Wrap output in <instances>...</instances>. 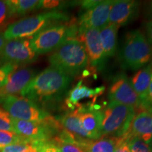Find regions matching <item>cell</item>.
<instances>
[{
	"instance_id": "6da1fadb",
	"label": "cell",
	"mask_w": 152,
	"mask_h": 152,
	"mask_svg": "<svg viewBox=\"0 0 152 152\" xmlns=\"http://www.w3.org/2000/svg\"><path fill=\"white\" fill-rule=\"evenodd\" d=\"M72 79L71 76L50 66L36 75L20 95L35 103L52 101L66 92Z\"/></svg>"
},
{
	"instance_id": "7a4b0ae2",
	"label": "cell",
	"mask_w": 152,
	"mask_h": 152,
	"mask_svg": "<svg viewBox=\"0 0 152 152\" xmlns=\"http://www.w3.org/2000/svg\"><path fill=\"white\" fill-rule=\"evenodd\" d=\"M51 67L55 68L73 77L84 71L89 64L83 43L71 38L54 50L49 57Z\"/></svg>"
},
{
	"instance_id": "3957f363",
	"label": "cell",
	"mask_w": 152,
	"mask_h": 152,
	"mask_svg": "<svg viewBox=\"0 0 152 152\" xmlns=\"http://www.w3.org/2000/svg\"><path fill=\"white\" fill-rule=\"evenodd\" d=\"M118 58L123 69L131 71L141 69L151 61L152 48L140 30H130L125 34Z\"/></svg>"
},
{
	"instance_id": "277c9868",
	"label": "cell",
	"mask_w": 152,
	"mask_h": 152,
	"mask_svg": "<svg viewBox=\"0 0 152 152\" xmlns=\"http://www.w3.org/2000/svg\"><path fill=\"white\" fill-rule=\"evenodd\" d=\"M67 14L57 11H47L40 14L26 17L11 23L3 35L6 40L33 37L42 30L50 26L68 21Z\"/></svg>"
},
{
	"instance_id": "5b68a950",
	"label": "cell",
	"mask_w": 152,
	"mask_h": 152,
	"mask_svg": "<svg viewBox=\"0 0 152 152\" xmlns=\"http://www.w3.org/2000/svg\"><path fill=\"white\" fill-rule=\"evenodd\" d=\"M135 109L115 102H111L101 110V137L115 134L121 137L126 134L136 115Z\"/></svg>"
},
{
	"instance_id": "8992f818",
	"label": "cell",
	"mask_w": 152,
	"mask_h": 152,
	"mask_svg": "<svg viewBox=\"0 0 152 152\" xmlns=\"http://www.w3.org/2000/svg\"><path fill=\"white\" fill-rule=\"evenodd\" d=\"M77 33V26L73 23L69 25H55L30 38V46L37 55L47 54L56 50L68 39L76 38Z\"/></svg>"
},
{
	"instance_id": "52a82bcc",
	"label": "cell",
	"mask_w": 152,
	"mask_h": 152,
	"mask_svg": "<svg viewBox=\"0 0 152 152\" xmlns=\"http://www.w3.org/2000/svg\"><path fill=\"white\" fill-rule=\"evenodd\" d=\"M0 103L2 104L4 109L14 119L42 122L50 116L38 104L23 96H7L0 99Z\"/></svg>"
},
{
	"instance_id": "ba28073f",
	"label": "cell",
	"mask_w": 152,
	"mask_h": 152,
	"mask_svg": "<svg viewBox=\"0 0 152 152\" xmlns=\"http://www.w3.org/2000/svg\"><path fill=\"white\" fill-rule=\"evenodd\" d=\"M113 1H83L84 12L79 18L77 30L94 28L101 30L109 24V18Z\"/></svg>"
},
{
	"instance_id": "9c48e42d",
	"label": "cell",
	"mask_w": 152,
	"mask_h": 152,
	"mask_svg": "<svg viewBox=\"0 0 152 152\" xmlns=\"http://www.w3.org/2000/svg\"><path fill=\"white\" fill-rule=\"evenodd\" d=\"M30 39H14L8 40L0 51V61L4 64L18 66L33 62L38 55L30 46Z\"/></svg>"
},
{
	"instance_id": "30bf717a",
	"label": "cell",
	"mask_w": 152,
	"mask_h": 152,
	"mask_svg": "<svg viewBox=\"0 0 152 152\" xmlns=\"http://www.w3.org/2000/svg\"><path fill=\"white\" fill-rule=\"evenodd\" d=\"M80 39L84 46L88 57L89 64L94 68L104 65L105 57L100 39V30L94 28L77 30Z\"/></svg>"
},
{
	"instance_id": "8fae6325",
	"label": "cell",
	"mask_w": 152,
	"mask_h": 152,
	"mask_svg": "<svg viewBox=\"0 0 152 152\" xmlns=\"http://www.w3.org/2000/svg\"><path fill=\"white\" fill-rule=\"evenodd\" d=\"M109 98L111 102L140 108L141 101L134 90L130 81L124 74L117 76L109 88Z\"/></svg>"
},
{
	"instance_id": "7c38bea8",
	"label": "cell",
	"mask_w": 152,
	"mask_h": 152,
	"mask_svg": "<svg viewBox=\"0 0 152 152\" xmlns=\"http://www.w3.org/2000/svg\"><path fill=\"white\" fill-rule=\"evenodd\" d=\"M140 3L134 0L113 1L110 11L109 24L118 26L130 23L137 17Z\"/></svg>"
},
{
	"instance_id": "4fadbf2b",
	"label": "cell",
	"mask_w": 152,
	"mask_h": 152,
	"mask_svg": "<svg viewBox=\"0 0 152 152\" xmlns=\"http://www.w3.org/2000/svg\"><path fill=\"white\" fill-rule=\"evenodd\" d=\"M35 75V72L28 68L12 72L6 84L0 88V99L16 94H20Z\"/></svg>"
},
{
	"instance_id": "5bb4252c",
	"label": "cell",
	"mask_w": 152,
	"mask_h": 152,
	"mask_svg": "<svg viewBox=\"0 0 152 152\" xmlns=\"http://www.w3.org/2000/svg\"><path fill=\"white\" fill-rule=\"evenodd\" d=\"M133 137L142 139L146 143L150 144L152 141V111H140L135 115L131 122L130 128L126 134L121 137L128 140Z\"/></svg>"
},
{
	"instance_id": "9a60e30c",
	"label": "cell",
	"mask_w": 152,
	"mask_h": 152,
	"mask_svg": "<svg viewBox=\"0 0 152 152\" xmlns=\"http://www.w3.org/2000/svg\"><path fill=\"white\" fill-rule=\"evenodd\" d=\"M75 109L78 113L83 128L89 133L91 140L99 139L101 137V110L93 109L92 108L87 109L81 106Z\"/></svg>"
},
{
	"instance_id": "2e32d148",
	"label": "cell",
	"mask_w": 152,
	"mask_h": 152,
	"mask_svg": "<svg viewBox=\"0 0 152 152\" xmlns=\"http://www.w3.org/2000/svg\"><path fill=\"white\" fill-rule=\"evenodd\" d=\"M105 87L104 86L95 87L94 89L83 85L82 81H80L77 85L69 91L68 97L66 100V104L69 109L73 110L78 106L80 101L85 99L96 98L104 92Z\"/></svg>"
},
{
	"instance_id": "e0dca14e",
	"label": "cell",
	"mask_w": 152,
	"mask_h": 152,
	"mask_svg": "<svg viewBox=\"0 0 152 152\" xmlns=\"http://www.w3.org/2000/svg\"><path fill=\"white\" fill-rule=\"evenodd\" d=\"M151 75L152 61L141 69L139 70L131 79V85H132L133 89L135 91L140 101H141V104L143 103L147 98Z\"/></svg>"
},
{
	"instance_id": "ac0fdd59",
	"label": "cell",
	"mask_w": 152,
	"mask_h": 152,
	"mask_svg": "<svg viewBox=\"0 0 152 152\" xmlns=\"http://www.w3.org/2000/svg\"><path fill=\"white\" fill-rule=\"evenodd\" d=\"M59 123L63 128L80 140H92L89 133L83 128L76 109L63 115Z\"/></svg>"
},
{
	"instance_id": "d6986e66",
	"label": "cell",
	"mask_w": 152,
	"mask_h": 152,
	"mask_svg": "<svg viewBox=\"0 0 152 152\" xmlns=\"http://www.w3.org/2000/svg\"><path fill=\"white\" fill-rule=\"evenodd\" d=\"M119 26L108 24L100 30V39L105 59L113 56L117 51L118 30Z\"/></svg>"
},
{
	"instance_id": "ffe728a7",
	"label": "cell",
	"mask_w": 152,
	"mask_h": 152,
	"mask_svg": "<svg viewBox=\"0 0 152 152\" xmlns=\"http://www.w3.org/2000/svg\"><path fill=\"white\" fill-rule=\"evenodd\" d=\"M11 15L24 14L35 9H42V1L37 0H11L7 1Z\"/></svg>"
},
{
	"instance_id": "44dd1931",
	"label": "cell",
	"mask_w": 152,
	"mask_h": 152,
	"mask_svg": "<svg viewBox=\"0 0 152 152\" xmlns=\"http://www.w3.org/2000/svg\"><path fill=\"white\" fill-rule=\"evenodd\" d=\"M118 143V137H102L92 142L87 152H114Z\"/></svg>"
},
{
	"instance_id": "7402d4cb",
	"label": "cell",
	"mask_w": 152,
	"mask_h": 152,
	"mask_svg": "<svg viewBox=\"0 0 152 152\" xmlns=\"http://www.w3.org/2000/svg\"><path fill=\"white\" fill-rule=\"evenodd\" d=\"M34 142L27 139H23L16 143L5 146L0 150V152H28L33 146Z\"/></svg>"
},
{
	"instance_id": "603a6c76",
	"label": "cell",
	"mask_w": 152,
	"mask_h": 152,
	"mask_svg": "<svg viewBox=\"0 0 152 152\" xmlns=\"http://www.w3.org/2000/svg\"><path fill=\"white\" fill-rule=\"evenodd\" d=\"M128 144L130 152H152L149 144L137 137L129 139Z\"/></svg>"
},
{
	"instance_id": "cb8c5ba5",
	"label": "cell",
	"mask_w": 152,
	"mask_h": 152,
	"mask_svg": "<svg viewBox=\"0 0 152 152\" xmlns=\"http://www.w3.org/2000/svg\"><path fill=\"white\" fill-rule=\"evenodd\" d=\"M23 137L18 135L13 131L0 130V145L5 146L16 143L23 140Z\"/></svg>"
},
{
	"instance_id": "d4e9b609",
	"label": "cell",
	"mask_w": 152,
	"mask_h": 152,
	"mask_svg": "<svg viewBox=\"0 0 152 152\" xmlns=\"http://www.w3.org/2000/svg\"><path fill=\"white\" fill-rule=\"evenodd\" d=\"M13 118L4 109L0 108V130L13 131Z\"/></svg>"
},
{
	"instance_id": "484cf974",
	"label": "cell",
	"mask_w": 152,
	"mask_h": 152,
	"mask_svg": "<svg viewBox=\"0 0 152 152\" xmlns=\"http://www.w3.org/2000/svg\"><path fill=\"white\" fill-rule=\"evenodd\" d=\"M61 152H87V149L83 146L73 143L52 142Z\"/></svg>"
},
{
	"instance_id": "4316f807",
	"label": "cell",
	"mask_w": 152,
	"mask_h": 152,
	"mask_svg": "<svg viewBox=\"0 0 152 152\" xmlns=\"http://www.w3.org/2000/svg\"><path fill=\"white\" fill-rule=\"evenodd\" d=\"M18 66L12 64H4L0 66V88L6 84L10 74L17 70Z\"/></svg>"
},
{
	"instance_id": "83f0119b",
	"label": "cell",
	"mask_w": 152,
	"mask_h": 152,
	"mask_svg": "<svg viewBox=\"0 0 152 152\" xmlns=\"http://www.w3.org/2000/svg\"><path fill=\"white\" fill-rule=\"evenodd\" d=\"M11 16V9L7 1H0V27L4 26Z\"/></svg>"
},
{
	"instance_id": "f1b7e54d",
	"label": "cell",
	"mask_w": 152,
	"mask_h": 152,
	"mask_svg": "<svg viewBox=\"0 0 152 152\" xmlns=\"http://www.w3.org/2000/svg\"><path fill=\"white\" fill-rule=\"evenodd\" d=\"M140 109L142 110H145V111H151L152 108V75L151 82H150V85L149 87V90L147 92V96L146 98V100L144 101L140 106Z\"/></svg>"
},
{
	"instance_id": "f546056e",
	"label": "cell",
	"mask_w": 152,
	"mask_h": 152,
	"mask_svg": "<svg viewBox=\"0 0 152 152\" xmlns=\"http://www.w3.org/2000/svg\"><path fill=\"white\" fill-rule=\"evenodd\" d=\"M114 152H130L128 141L123 137H118V143Z\"/></svg>"
},
{
	"instance_id": "4dcf8cb0",
	"label": "cell",
	"mask_w": 152,
	"mask_h": 152,
	"mask_svg": "<svg viewBox=\"0 0 152 152\" xmlns=\"http://www.w3.org/2000/svg\"><path fill=\"white\" fill-rule=\"evenodd\" d=\"M40 152H61L52 142H47L43 144Z\"/></svg>"
},
{
	"instance_id": "1f68e13d",
	"label": "cell",
	"mask_w": 152,
	"mask_h": 152,
	"mask_svg": "<svg viewBox=\"0 0 152 152\" xmlns=\"http://www.w3.org/2000/svg\"><path fill=\"white\" fill-rule=\"evenodd\" d=\"M146 28V33L148 37V41L149 43L152 44V20H150L147 22L145 25Z\"/></svg>"
},
{
	"instance_id": "d6a6232c",
	"label": "cell",
	"mask_w": 152,
	"mask_h": 152,
	"mask_svg": "<svg viewBox=\"0 0 152 152\" xmlns=\"http://www.w3.org/2000/svg\"><path fill=\"white\" fill-rule=\"evenodd\" d=\"M45 142H38V141L34 142L33 146L28 152H40L41 148Z\"/></svg>"
},
{
	"instance_id": "836d02e7",
	"label": "cell",
	"mask_w": 152,
	"mask_h": 152,
	"mask_svg": "<svg viewBox=\"0 0 152 152\" xmlns=\"http://www.w3.org/2000/svg\"><path fill=\"white\" fill-rule=\"evenodd\" d=\"M145 16L149 20H152V1L147 4L145 8Z\"/></svg>"
},
{
	"instance_id": "e575fe53",
	"label": "cell",
	"mask_w": 152,
	"mask_h": 152,
	"mask_svg": "<svg viewBox=\"0 0 152 152\" xmlns=\"http://www.w3.org/2000/svg\"><path fill=\"white\" fill-rule=\"evenodd\" d=\"M7 40H6L4 37L3 34H1V35H0V51L2 49L4 46L5 45V44L7 43Z\"/></svg>"
},
{
	"instance_id": "d590c367",
	"label": "cell",
	"mask_w": 152,
	"mask_h": 152,
	"mask_svg": "<svg viewBox=\"0 0 152 152\" xmlns=\"http://www.w3.org/2000/svg\"><path fill=\"white\" fill-rule=\"evenodd\" d=\"M150 147H151V151H152V141L151 142V146H150Z\"/></svg>"
},
{
	"instance_id": "8d00e7d4",
	"label": "cell",
	"mask_w": 152,
	"mask_h": 152,
	"mask_svg": "<svg viewBox=\"0 0 152 152\" xmlns=\"http://www.w3.org/2000/svg\"><path fill=\"white\" fill-rule=\"evenodd\" d=\"M4 147H3V146H1V145H0V150H1V149H2V148H3Z\"/></svg>"
},
{
	"instance_id": "74e56055",
	"label": "cell",
	"mask_w": 152,
	"mask_h": 152,
	"mask_svg": "<svg viewBox=\"0 0 152 152\" xmlns=\"http://www.w3.org/2000/svg\"><path fill=\"white\" fill-rule=\"evenodd\" d=\"M151 111H152V108H151Z\"/></svg>"
}]
</instances>
